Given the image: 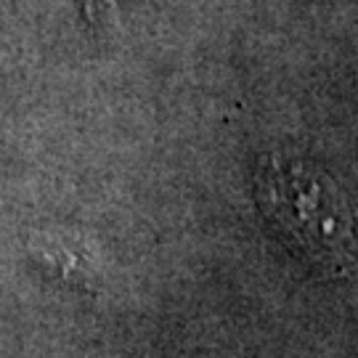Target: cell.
Segmentation results:
<instances>
[{"mask_svg": "<svg viewBox=\"0 0 358 358\" xmlns=\"http://www.w3.org/2000/svg\"><path fill=\"white\" fill-rule=\"evenodd\" d=\"M257 205L289 250L332 273L358 266V242L345 199L303 159L266 157L257 170Z\"/></svg>", "mask_w": 358, "mask_h": 358, "instance_id": "6da1fadb", "label": "cell"}]
</instances>
